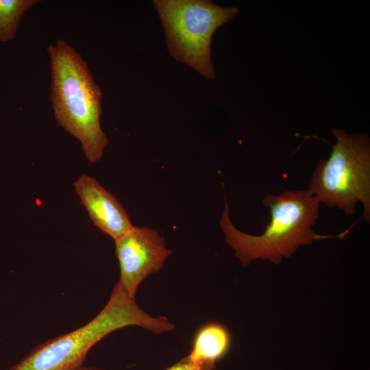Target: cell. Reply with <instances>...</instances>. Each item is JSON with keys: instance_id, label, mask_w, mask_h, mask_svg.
Masks as SVG:
<instances>
[{"instance_id": "cell-1", "label": "cell", "mask_w": 370, "mask_h": 370, "mask_svg": "<svg viewBox=\"0 0 370 370\" xmlns=\"http://www.w3.org/2000/svg\"><path fill=\"white\" fill-rule=\"evenodd\" d=\"M50 99L58 123L81 143L90 163L99 161L108 144L100 118L103 92L87 62L63 39L47 47Z\"/></svg>"}, {"instance_id": "cell-2", "label": "cell", "mask_w": 370, "mask_h": 370, "mask_svg": "<svg viewBox=\"0 0 370 370\" xmlns=\"http://www.w3.org/2000/svg\"><path fill=\"white\" fill-rule=\"evenodd\" d=\"M224 199L225 210L219 224L226 243L244 267L256 259L278 264L284 258L291 257L300 245L335 237L319 235L312 230L319 218L320 203L308 190L267 195L262 204L270 210L271 219L258 236L245 234L232 224L225 196Z\"/></svg>"}, {"instance_id": "cell-3", "label": "cell", "mask_w": 370, "mask_h": 370, "mask_svg": "<svg viewBox=\"0 0 370 370\" xmlns=\"http://www.w3.org/2000/svg\"><path fill=\"white\" fill-rule=\"evenodd\" d=\"M138 325L160 334L174 329L165 317H153L115 284L99 313L84 326L38 345L7 370H76L90 349L116 330Z\"/></svg>"}, {"instance_id": "cell-4", "label": "cell", "mask_w": 370, "mask_h": 370, "mask_svg": "<svg viewBox=\"0 0 370 370\" xmlns=\"http://www.w3.org/2000/svg\"><path fill=\"white\" fill-rule=\"evenodd\" d=\"M336 139L328 160L319 162L308 189L319 203L352 215L360 202L361 219L370 222V140L366 133L349 134L332 128Z\"/></svg>"}, {"instance_id": "cell-5", "label": "cell", "mask_w": 370, "mask_h": 370, "mask_svg": "<svg viewBox=\"0 0 370 370\" xmlns=\"http://www.w3.org/2000/svg\"><path fill=\"white\" fill-rule=\"evenodd\" d=\"M169 53L206 78H214L211 60L212 36L238 14L237 8L209 0H153Z\"/></svg>"}, {"instance_id": "cell-6", "label": "cell", "mask_w": 370, "mask_h": 370, "mask_svg": "<svg viewBox=\"0 0 370 370\" xmlns=\"http://www.w3.org/2000/svg\"><path fill=\"white\" fill-rule=\"evenodd\" d=\"M114 241L120 267L117 284L125 293L135 299L139 284L163 267L171 251L166 248L165 241L158 232L148 227L133 226Z\"/></svg>"}, {"instance_id": "cell-7", "label": "cell", "mask_w": 370, "mask_h": 370, "mask_svg": "<svg viewBox=\"0 0 370 370\" xmlns=\"http://www.w3.org/2000/svg\"><path fill=\"white\" fill-rule=\"evenodd\" d=\"M73 185L91 221L114 241L133 227L121 203L95 178L83 174Z\"/></svg>"}, {"instance_id": "cell-8", "label": "cell", "mask_w": 370, "mask_h": 370, "mask_svg": "<svg viewBox=\"0 0 370 370\" xmlns=\"http://www.w3.org/2000/svg\"><path fill=\"white\" fill-rule=\"evenodd\" d=\"M231 345L229 330L222 323L209 322L197 330L187 356L195 363L215 366L227 354Z\"/></svg>"}, {"instance_id": "cell-9", "label": "cell", "mask_w": 370, "mask_h": 370, "mask_svg": "<svg viewBox=\"0 0 370 370\" xmlns=\"http://www.w3.org/2000/svg\"><path fill=\"white\" fill-rule=\"evenodd\" d=\"M38 0H0V43L13 40L25 13Z\"/></svg>"}, {"instance_id": "cell-10", "label": "cell", "mask_w": 370, "mask_h": 370, "mask_svg": "<svg viewBox=\"0 0 370 370\" xmlns=\"http://www.w3.org/2000/svg\"><path fill=\"white\" fill-rule=\"evenodd\" d=\"M215 366L210 365L195 363L186 356L164 370H213Z\"/></svg>"}, {"instance_id": "cell-11", "label": "cell", "mask_w": 370, "mask_h": 370, "mask_svg": "<svg viewBox=\"0 0 370 370\" xmlns=\"http://www.w3.org/2000/svg\"><path fill=\"white\" fill-rule=\"evenodd\" d=\"M76 370H106V369H100L97 367H86L82 366V367Z\"/></svg>"}]
</instances>
